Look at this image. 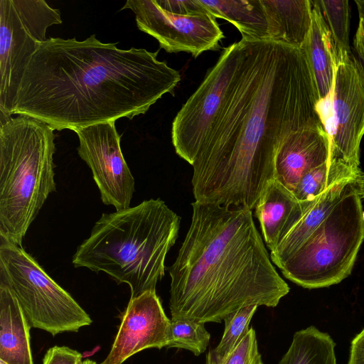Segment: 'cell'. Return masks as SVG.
<instances>
[{
	"mask_svg": "<svg viewBox=\"0 0 364 364\" xmlns=\"http://www.w3.org/2000/svg\"><path fill=\"white\" fill-rule=\"evenodd\" d=\"M229 92L196 156L195 201L255 207L274 178L279 147L299 130L325 127L304 50L242 38Z\"/></svg>",
	"mask_w": 364,
	"mask_h": 364,
	"instance_id": "1",
	"label": "cell"
},
{
	"mask_svg": "<svg viewBox=\"0 0 364 364\" xmlns=\"http://www.w3.org/2000/svg\"><path fill=\"white\" fill-rule=\"evenodd\" d=\"M95 34L83 41L48 38L31 56L12 115L73 131L146 113L181 80L158 51L120 49Z\"/></svg>",
	"mask_w": 364,
	"mask_h": 364,
	"instance_id": "2",
	"label": "cell"
},
{
	"mask_svg": "<svg viewBox=\"0 0 364 364\" xmlns=\"http://www.w3.org/2000/svg\"><path fill=\"white\" fill-rule=\"evenodd\" d=\"M169 268L171 318L220 323L251 305L276 307L289 291L246 208L193 202Z\"/></svg>",
	"mask_w": 364,
	"mask_h": 364,
	"instance_id": "3",
	"label": "cell"
},
{
	"mask_svg": "<svg viewBox=\"0 0 364 364\" xmlns=\"http://www.w3.org/2000/svg\"><path fill=\"white\" fill-rule=\"evenodd\" d=\"M181 218L159 198L103 213L73 257L75 267L104 272L126 283L131 297L156 291L175 244Z\"/></svg>",
	"mask_w": 364,
	"mask_h": 364,
	"instance_id": "4",
	"label": "cell"
},
{
	"mask_svg": "<svg viewBox=\"0 0 364 364\" xmlns=\"http://www.w3.org/2000/svg\"><path fill=\"white\" fill-rule=\"evenodd\" d=\"M54 129L17 114L0 119V236L17 245L48 196L56 191Z\"/></svg>",
	"mask_w": 364,
	"mask_h": 364,
	"instance_id": "5",
	"label": "cell"
},
{
	"mask_svg": "<svg viewBox=\"0 0 364 364\" xmlns=\"http://www.w3.org/2000/svg\"><path fill=\"white\" fill-rule=\"evenodd\" d=\"M353 181L325 220L279 268L289 280L317 289L350 274L364 240V212Z\"/></svg>",
	"mask_w": 364,
	"mask_h": 364,
	"instance_id": "6",
	"label": "cell"
},
{
	"mask_svg": "<svg viewBox=\"0 0 364 364\" xmlns=\"http://www.w3.org/2000/svg\"><path fill=\"white\" fill-rule=\"evenodd\" d=\"M0 283L20 304L31 328L52 336L77 332L92 321L21 245L1 241Z\"/></svg>",
	"mask_w": 364,
	"mask_h": 364,
	"instance_id": "7",
	"label": "cell"
},
{
	"mask_svg": "<svg viewBox=\"0 0 364 364\" xmlns=\"http://www.w3.org/2000/svg\"><path fill=\"white\" fill-rule=\"evenodd\" d=\"M61 23L60 10L43 0L0 1V119L12 117L25 69L48 28Z\"/></svg>",
	"mask_w": 364,
	"mask_h": 364,
	"instance_id": "8",
	"label": "cell"
},
{
	"mask_svg": "<svg viewBox=\"0 0 364 364\" xmlns=\"http://www.w3.org/2000/svg\"><path fill=\"white\" fill-rule=\"evenodd\" d=\"M239 53V41L223 49L172 122L171 139L176 153L191 166L228 95Z\"/></svg>",
	"mask_w": 364,
	"mask_h": 364,
	"instance_id": "9",
	"label": "cell"
},
{
	"mask_svg": "<svg viewBox=\"0 0 364 364\" xmlns=\"http://www.w3.org/2000/svg\"><path fill=\"white\" fill-rule=\"evenodd\" d=\"M333 128L328 162L357 173L364 136V66L353 53L338 65L332 90Z\"/></svg>",
	"mask_w": 364,
	"mask_h": 364,
	"instance_id": "10",
	"label": "cell"
},
{
	"mask_svg": "<svg viewBox=\"0 0 364 364\" xmlns=\"http://www.w3.org/2000/svg\"><path fill=\"white\" fill-rule=\"evenodd\" d=\"M130 9L138 28L154 37L168 53L186 52L197 58L208 50H217L225 37L216 19L210 14L178 15L161 6L156 0H127L121 10Z\"/></svg>",
	"mask_w": 364,
	"mask_h": 364,
	"instance_id": "11",
	"label": "cell"
},
{
	"mask_svg": "<svg viewBox=\"0 0 364 364\" xmlns=\"http://www.w3.org/2000/svg\"><path fill=\"white\" fill-rule=\"evenodd\" d=\"M74 132L79 139L78 155L91 169L102 203L116 210L129 208L135 182L122 152L115 122Z\"/></svg>",
	"mask_w": 364,
	"mask_h": 364,
	"instance_id": "12",
	"label": "cell"
},
{
	"mask_svg": "<svg viewBox=\"0 0 364 364\" xmlns=\"http://www.w3.org/2000/svg\"><path fill=\"white\" fill-rule=\"evenodd\" d=\"M169 323L156 291L131 297L109 353L101 364H122L143 350L166 348Z\"/></svg>",
	"mask_w": 364,
	"mask_h": 364,
	"instance_id": "13",
	"label": "cell"
},
{
	"mask_svg": "<svg viewBox=\"0 0 364 364\" xmlns=\"http://www.w3.org/2000/svg\"><path fill=\"white\" fill-rule=\"evenodd\" d=\"M330 136L326 127L307 128L289 135L279 147L274 178L293 192L309 170L329 161Z\"/></svg>",
	"mask_w": 364,
	"mask_h": 364,
	"instance_id": "14",
	"label": "cell"
},
{
	"mask_svg": "<svg viewBox=\"0 0 364 364\" xmlns=\"http://www.w3.org/2000/svg\"><path fill=\"white\" fill-rule=\"evenodd\" d=\"M313 201H299L276 178L267 183L255 207V214L270 252L276 248Z\"/></svg>",
	"mask_w": 364,
	"mask_h": 364,
	"instance_id": "15",
	"label": "cell"
},
{
	"mask_svg": "<svg viewBox=\"0 0 364 364\" xmlns=\"http://www.w3.org/2000/svg\"><path fill=\"white\" fill-rule=\"evenodd\" d=\"M30 327L17 299L0 283V360L7 364H33Z\"/></svg>",
	"mask_w": 364,
	"mask_h": 364,
	"instance_id": "16",
	"label": "cell"
},
{
	"mask_svg": "<svg viewBox=\"0 0 364 364\" xmlns=\"http://www.w3.org/2000/svg\"><path fill=\"white\" fill-rule=\"evenodd\" d=\"M353 179H345L333 184L309 205L276 248L270 252L272 262L276 266L280 268L321 225Z\"/></svg>",
	"mask_w": 364,
	"mask_h": 364,
	"instance_id": "17",
	"label": "cell"
},
{
	"mask_svg": "<svg viewBox=\"0 0 364 364\" xmlns=\"http://www.w3.org/2000/svg\"><path fill=\"white\" fill-rule=\"evenodd\" d=\"M269 41L301 48L312 24L311 0H262Z\"/></svg>",
	"mask_w": 364,
	"mask_h": 364,
	"instance_id": "18",
	"label": "cell"
},
{
	"mask_svg": "<svg viewBox=\"0 0 364 364\" xmlns=\"http://www.w3.org/2000/svg\"><path fill=\"white\" fill-rule=\"evenodd\" d=\"M311 4L312 24L301 48L308 60L322 102L332 93L339 59L321 12L313 0Z\"/></svg>",
	"mask_w": 364,
	"mask_h": 364,
	"instance_id": "19",
	"label": "cell"
},
{
	"mask_svg": "<svg viewBox=\"0 0 364 364\" xmlns=\"http://www.w3.org/2000/svg\"><path fill=\"white\" fill-rule=\"evenodd\" d=\"M215 18L233 24L242 38L269 41V26L262 0H198Z\"/></svg>",
	"mask_w": 364,
	"mask_h": 364,
	"instance_id": "20",
	"label": "cell"
},
{
	"mask_svg": "<svg viewBox=\"0 0 364 364\" xmlns=\"http://www.w3.org/2000/svg\"><path fill=\"white\" fill-rule=\"evenodd\" d=\"M336 343L314 326L296 331L278 364H337Z\"/></svg>",
	"mask_w": 364,
	"mask_h": 364,
	"instance_id": "21",
	"label": "cell"
},
{
	"mask_svg": "<svg viewBox=\"0 0 364 364\" xmlns=\"http://www.w3.org/2000/svg\"><path fill=\"white\" fill-rule=\"evenodd\" d=\"M359 173L343 164L326 162L304 173L292 193L300 202H311L333 184Z\"/></svg>",
	"mask_w": 364,
	"mask_h": 364,
	"instance_id": "22",
	"label": "cell"
},
{
	"mask_svg": "<svg viewBox=\"0 0 364 364\" xmlns=\"http://www.w3.org/2000/svg\"><path fill=\"white\" fill-rule=\"evenodd\" d=\"M333 43L339 62L352 53L349 43L350 7L347 0H313Z\"/></svg>",
	"mask_w": 364,
	"mask_h": 364,
	"instance_id": "23",
	"label": "cell"
},
{
	"mask_svg": "<svg viewBox=\"0 0 364 364\" xmlns=\"http://www.w3.org/2000/svg\"><path fill=\"white\" fill-rule=\"evenodd\" d=\"M210 333L205 323L184 318H171L166 348L186 349L195 355L204 353L209 344Z\"/></svg>",
	"mask_w": 364,
	"mask_h": 364,
	"instance_id": "24",
	"label": "cell"
},
{
	"mask_svg": "<svg viewBox=\"0 0 364 364\" xmlns=\"http://www.w3.org/2000/svg\"><path fill=\"white\" fill-rule=\"evenodd\" d=\"M257 307V305L242 307L223 319L225 328L223 336L218 346L213 349L217 356L223 357L228 354L246 335Z\"/></svg>",
	"mask_w": 364,
	"mask_h": 364,
	"instance_id": "25",
	"label": "cell"
},
{
	"mask_svg": "<svg viewBox=\"0 0 364 364\" xmlns=\"http://www.w3.org/2000/svg\"><path fill=\"white\" fill-rule=\"evenodd\" d=\"M205 364H263L254 328H250L237 345L223 357L217 356L210 350Z\"/></svg>",
	"mask_w": 364,
	"mask_h": 364,
	"instance_id": "26",
	"label": "cell"
},
{
	"mask_svg": "<svg viewBox=\"0 0 364 364\" xmlns=\"http://www.w3.org/2000/svg\"><path fill=\"white\" fill-rule=\"evenodd\" d=\"M165 10L178 15H199L207 14L206 9L198 0H156Z\"/></svg>",
	"mask_w": 364,
	"mask_h": 364,
	"instance_id": "27",
	"label": "cell"
},
{
	"mask_svg": "<svg viewBox=\"0 0 364 364\" xmlns=\"http://www.w3.org/2000/svg\"><path fill=\"white\" fill-rule=\"evenodd\" d=\"M82 354L67 346H53L49 348L43 358V364H79Z\"/></svg>",
	"mask_w": 364,
	"mask_h": 364,
	"instance_id": "28",
	"label": "cell"
},
{
	"mask_svg": "<svg viewBox=\"0 0 364 364\" xmlns=\"http://www.w3.org/2000/svg\"><path fill=\"white\" fill-rule=\"evenodd\" d=\"M348 364H364V329L351 341Z\"/></svg>",
	"mask_w": 364,
	"mask_h": 364,
	"instance_id": "29",
	"label": "cell"
},
{
	"mask_svg": "<svg viewBox=\"0 0 364 364\" xmlns=\"http://www.w3.org/2000/svg\"><path fill=\"white\" fill-rule=\"evenodd\" d=\"M353 47L364 65V20L359 18L358 26L353 39Z\"/></svg>",
	"mask_w": 364,
	"mask_h": 364,
	"instance_id": "30",
	"label": "cell"
},
{
	"mask_svg": "<svg viewBox=\"0 0 364 364\" xmlns=\"http://www.w3.org/2000/svg\"><path fill=\"white\" fill-rule=\"evenodd\" d=\"M353 185L360 198H364V173L360 172L353 179Z\"/></svg>",
	"mask_w": 364,
	"mask_h": 364,
	"instance_id": "31",
	"label": "cell"
},
{
	"mask_svg": "<svg viewBox=\"0 0 364 364\" xmlns=\"http://www.w3.org/2000/svg\"><path fill=\"white\" fill-rule=\"evenodd\" d=\"M355 4L358 9L359 18L364 20V0H356Z\"/></svg>",
	"mask_w": 364,
	"mask_h": 364,
	"instance_id": "32",
	"label": "cell"
},
{
	"mask_svg": "<svg viewBox=\"0 0 364 364\" xmlns=\"http://www.w3.org/2000/svg\"><path fill=\"white\" fill-rule=\"evenodd\" d=\"M79 364H97V363L92 360L86 359V360L80 362Z\"/></svg>",
	"mask_w": 364,
	"mask_h": 364,
	"instance_id": "33",
	"label": "cell"
},
{
	"mask_svg": "<svg viewBox=\"0 0 364 364\" xmlns=\"http://www.w3.org/2000/svg\"><path fill=\"white\" fill-rule=\"evenodd\" d=\"M1 364H7L6 363L4 362L3 360H1Z\"/></svg>",
	"mask_w": 364,
	"mask_h": 364,
	"instance_id": "34",
	"label": "cell"
},
{
	"mask_svg": "<svg viewBox=\"0 0 364 364\" xmlns=\"http://www.w3.org/2000/svg\"><path fill=\"white\" fill-rule=\"evenodd\" d=\"M364 66V65H363Z\"/></svg>",
	"mask_w": 364,
	"mask_h": 364,
	"instance_id": "35",
	"label": "cell"
}]
</instances>
